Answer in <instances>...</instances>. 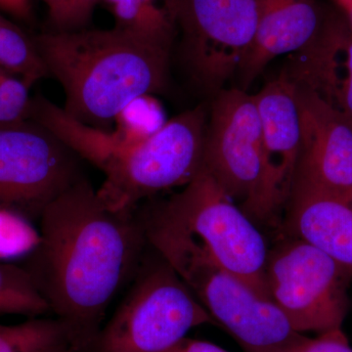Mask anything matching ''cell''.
I'll list each match as a JSON object with an SVG mask.
<instances>
[{
  "instance_id": "21",
  "label": "cell",
  "mask_w": 352,
  "mask_h": 352,
  "mask_svg": "<svg viewBox=\"0 0 352 352\" xmlns=\"http://www.w3.org/2000/svg\"><path fill=\"white\" fill-rule=\"evenodd\" d=\"M39 235L24 215L0 208V258H12L31 252Z\"/></svg>"
},
{
  "instance_id": "11",
  "label": "cell",
  "mask_w": 352,
  "mask_h": 352,
  "mask_svg": "<svg viewBox=\"0 0 352 352\" xmlns=\"http://www.w3.org/2000/svg\"><path fill=\"white\" fill-rule=\"evenodd\" d=\"M261 122V173L249 217L282 221L295 186L302 131L295 85L283 73L254 94Z\"/></svg>"
},
{
  "instance_id": "30",
  "label": "cell",
  "mask_w": 352,
  "mask_h": 352,
  "mask_svg": "<svg viewBox=\"0 0 352 352\" xmlns=\"http://www.w3.org/2000/svg\"><path fill=\"white\" fill-rule=\"evenodd\" d=\"M3 16H2L1 14H0V25H1L2 21H3Z\"/></svg>"
},
{
  "instance_id": "10",
  "label": "cell",
  "mask_w": 352,
  "mask_h": 352,
  "mask_svg": "<svg viewBox=\"0 0 352 352\" xmlns=\"http://www.w3.org/2000/svg\"><path fill=\"white\" fill-rule=\"evenodd\" d=\"M201 168L249 215L261 173V122L254 95L232 87L212 97Z\"/></svg>"
},
{
  "instance_id": "16",
  "label": "cell",
  "mask_w": 352,
  "mask_h": 352,
  "mask_svg": "<svg viewBox=\"0 0 352 352\" xmlns=\"http://www.w3.org/2000/svg\"><path fill=\"white\" fill-rule=\"evenodd\" d=\"M305 88L342 113L352 124V30L308 76Z\"/></svg>"
},
{
  "instance_id": "8",
  "label": "cell",
  "mask_w": 352,
  "mask_h": 352,
  "mask_svg": "<svg viewBox=\"0 0 352 352\" xmlns=\"http://www.w3.org/2000/svg\"><path fill=\"white\" fill-rule=\"evenodd\" d=\"M166 261L245 352H281L302 337L270 298L230 271L201 258Z\"/></svg>"
},
{
  "instance_id": "17",
  "label": "cell",
  "mask_w": 352,
  "mask_h": 352,
  "mask_svg": "<svg viewBox=\"0 0 352 352\" xmlns=\"http://www.w3.org/2000/svg\"><path fill=\"white\" fill-rule=\"evenodd\" d=\"M61 349L76 352L73 337L59 319L32 317L16 325L0 324V352H53Z\"/></svg>"
},
{
  "instance_id": "13",
  "label": "cell",
  "mask_w": 352,
  "mask_h": 352,
  "mask_svg": "<svg viewBox=\"0 0 352 352\" xmlns=\"http://www.w3.org/2000/svg\"><path fill=\"white\" fill-rule=\"evenodd\" d=\"M336 15L319 0H259L258 29L238 71L237 87L247 91L273 59L302 50Z\"/></svg>"
},
{
  "instance_id": "3",
  "label": "cell",
  "mask_w": 352,
  "mask_h": 352,
  "mask_svg": "<svg viewBox=\"0 0 352 352\" xmlns=\"http://www.w3.org/2000/svg\"><path fill=\"white\" fill-rule=\"evenodd\" d=\"M140 219L148 244L164 261H212L270 298L265 283L270 251L263 234L203 168L178 193Z\"/></svg>"
},
{
  "instance_id": "1",
  "label": "cell",
  "mask_w": 352,
  "mask_h": 352,
  "mask_svg": "<svg viewBox=\"0 0 352 352\" xmlns=\"http://www.w3.org/2000/svg\"><path fill=\"white\" fill-rule=\"evenodd\" d=\"M39 219L38 244L23 267L82 352L142 263L148 244L142 221L135 210L106 207L83 177L51 201Z\"/></svg>"
},
{
  "instance_id": "6",
  "label": "cell",
  "mask_w": 352,
  "mask_h": 352,
  "mask_svg": "<svg viewBox=\"0 0 352 352\" xmlns=\"http://www.w3.org/2000/svg\"><path fill=\"white\" fill-rule=\"evenodd\" d=\"M352 267L296 238L268 252V296L300 333L342 329L349 309Z\"/></svg>"
},
{
  "instance_id": "15",
  "label": "cell",
  "mask_w": 352,
  "mask_h": 352,
  "mask_svg": "<svg viewBox=\"0 0 352 352\" xmlns=\"http://www.w3.org/2000/svg\"><path fill=\"white\" fill-rule=\"evenodd\" d=\"M115 28L147 43L171 50L178 34L177 0H103Z\"/></svg>"
},
{
  "instance_id": "2",
  "label": "cell",
  "mask_w": 352,
  "mask_h": 352,
  "mask_svg": "<svg viewBox=\"0 0 352 352\" xmlns=\"http://www.w3.org/2000/svg\"><path fill=\"white\" fill-rule=\"evenodd\" d=\"M69 117L103 129L132 100L164 89L170 50L113 27L52 31L34 38Z\"/></svg>"
},
{
  "instance_id": "22",
  "label": "cell",
  "mask_w": 352,
  "mask_h": 352,
  "mask_svg": "<svg viewBox=\"0 0 352 352\" xmlns=\"http://www.w3.org/2000/svg\"><path fill=\"white\" fill-rule=\"evenodd\" d=\"M30 85L0 69V126L30 120L32 100Z\"/></svg>"
},
{
  "instance_id": "28",
  "label": "cell",
  "mask_w": 352,
  "mask_h": 352,
  "mask_svg": "<svg viewBox=\"0 0 352 352\" xmlns=\"http://www.w3.org/2000/svg\"><path fill=\"white\" fill-rule=\"evenodd\" d=\"M346 16L352 30V0H333Z\"/></svg>"
},
{
  "instance_id": "20",
  "label": "cell",
  "mask_w": 352,
  "mask_h": 352,
  "mask_svg": "<svg viewBox=\"0 0 352 352\" xmlns=\"http://www.w3.org/2000/svg\"><path fill=\"white\" fill-rule=\"evenodd\" d=\"M50 307L23 266L0 263V314L38 317Z\"/></svg>"
},
{
  "instance_id": "7",
  "label": "cell",
  "mask_w": 352,
  "mask_h": 352,
  "mask_svg": "<svg viewBox=\"0 0 352 352\" xmlns=\"http://www.w3.org/2000/svg\"><path fill=\"white\" fill-rule=\"evenodd\" d=\"M177 7L183 64L214 97L237 75L254 43L259 0H177Z\"/></svg>"
},
{
  "instance_id": "23",
  "label": "cell",
  "mask_w": 352,
  "mask_h": 352,
  "mask_svg": "<svg viewBox=\"0 0 352 352\" xmlns=\"http://www.w3.org/2000/svg\"><path fill=\"white\" fill-rule=\"evenodd\" d=\"M281 352H352V347L342 329H338L314 339L302 335Z\"/></svg>"
},
{
  "instance_id": "24",
  "label": "cell",
  "mask_w": 352,
  "mask_h": 352,
  "mask_svg": "<svg viewBox=\"0 0 352 352\" xmlns=\"http://www.w3.org/2000/svg\"><path fill=\"white\" fill-rule=\"evenodd\" d=\"M47 7L51 23L55 31H69L71 0H41Z\"/></svg>"
},
{
  "instance_id": "29",
  "label": "cell",
  "mask_w": 352,
  "mask_h": 352,
  "mask_svg": "<svg viewBox=\"0 0 352 352\" xmlns=\"http://www.w3.org/2000/svg\"><path fill=\"white\" fill-rule=\"evenodd\" d=\"M53 352H73V351H72V349H58V351H55Z\"/></svg>"
},
{
  "instance_id": "27",
  "label": "cell",
  "mask_w": 352,
  "mask_h": 352,
  "mask_svg": "<svg viewBox=\"0 0 352 352\" xmlns=\"http://www.w3.org/2000/svg\"><path fill=\"white\" fill-rule=\"evenodd\" d=\"M0 10L18 20L31 19V0H0Z\"/></svg>"
},
{
  "instance_id": "4",
  "label": "cell",
  "mask_w": 352,
  "mask_h": 352,
  "mask_svg": "<svg viewBox=\"0 0 352 352\" xmlns=\"http://www.w3.org/2000/svg\"><path fill=\"white\" fill-rule=\"evenodd\" d=\"M159 256L156 263H141L126 298L82 352H164L191 329L217 325L182 278Z\"/></svg>"
},
{
  "instance_id": "5",
  "label": "cell",
  "mask_w": 352,
  "mask_h": 352,
  "mask_svg": "<svg viewBox=\"0 0 352 352\" xmlns=\"http://www.w3.org/2000/svg\"><path fill=\"white\" fill-rule=\"evenodd\" d=\"M208 111L205 105L176 116L151 138L112 157L97 190L115 212L135 210L144 199L188 184L201 170Z\"/></svg>"
},
{
  "instance_id": "19",
  "label": "cell",
  "mask_w": 352,
  "mask_h": 352,
  "mask_svg": "<svg viewBox=\"0 0 352 352\" xmlns=\"http://www.w3.org/2000/svg\"><path fill=\"white\" fill-rule=\"evenodd\" d=\"M0 69L30 87L48 76L34 39L6 17L0 25Z\"/></svg>"
},
{
  "instance_id": "26",
  "label": "cell",
  "mask_w": 352,
  "mask_h": 352,
  "mask_svg": "<svg viewBox=\"0 0 352 352\" xmlns=\"http://www.w3.org/2000/svg\"><path fill=\"white\" fill-rule=\"evenodd\" d=\"M164 352H229L217 344L205 340L183 338L175 346L170 347Z\"/></svg>"
},
{
  "instance_id": "25",
  "label": "cell",
  "mask_w": 352,
  "mask_h": 352,
  "mask_svg": "<svg viewBox=\"0 0 352 352\" xmlns=\"http://www.w3.org/2000/svg\"><path fill=\"white\" fill-rule=\"evenodd\" d=\"M100 0H71L69 30H80L91 18L95 6Z\"/></svg>"
},
{
  "instance_id": "18",
  "label": "cell",
  "mask_w": 352,
  "mask_h": 352,
  "mask_svg": "<svg viewBox=\"0 0 352 352\" xmlns=\"http://www.w3.org/2000/svg\"><path fill=\"white\" fill-rule=\"evenodd\" d=\"M113 122L115 129L109 131L111 157L151 138L166 120L156 99L152 95H142L127 104Z\"/></svg>"
},
{
  "instance_id": "14",
  "label": "cell",
  "mask_w": 352,
  "mask_h": 352,
  "mask_svg": "<svg viewBox=\"0 0 352 352\" xmlns=\"http://www.w3.org/2000/svg\"><path fill=\"white\" fill-rule=\"evenodd\" d=\"M289 236L352 267V205L320 190L295 185L284 215Z\"/></svg>"
},
{
  "instance_id": "12",
  "label": "cell",
  "mask_w": 352,
  "mask_h": 352,
  "mask_svg": "<svg viewBox=\"0 0 352 352\" xmlns=\"http://www.w3.org/2000/svg\"><path fill=\"white\" fill-rule=\"evenodd\" d=\"M296 90L302 146L295 185L320 190L352 205V124L312 92L300 87Z\"/></svg>"
},
{
  "instance_id": "9",
  "label": "cell",
  "mask_w": 352,
  "mask_h": 352,
  "mask_svg": "<svg viewBox=\"0 0 352 352\" xmlns=\"http://www.w3.org/2000/svg\"><path fill=\"white\" fill-rule=\"evenodd\" d=\"M76 155L34 120L0 126V208L38 217L82 177Z\"/></svg>"
}]
</instances>
